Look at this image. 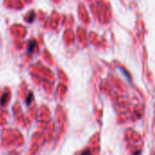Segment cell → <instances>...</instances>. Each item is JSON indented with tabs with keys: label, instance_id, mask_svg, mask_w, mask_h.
<instances>
[{
	"label": "cell",
	"instance_id": "cell-1",
	"mask_svg": "<svg viewBox=\"0 0 155 155\" xmlns=\"http://www.w3.org/2000/svg\"><path fill=\"white\" fill-rule=\"evenodd\" d=\"M32 99H33V93L30 92V93H29V96H28L27 99H26V103H27V104H30L31 101H32Z\"/></svg>",
	"mask_w": 155,
	"mask_h": 155
},
{
	"label": "cell",
	"instance_id": "cell-2",
	"mask_svg": "<svg viewBox=\"0 0 155 155\" xmlns=\"http://www.w3.org/2000/svg\"><path fill=\"white\" fill-rule=\"evenodd\" d=\"M35 42L33 40V41H31V43H30V48H28V51L29 52H31L32 50H33V48L35 47Z\"/></svg>",
	"mask_w": 155,
	"mask_h": 155
},
{
	"label": "cell",
	"instance_id": "cell-3",
	"mask_svg": "<svg viewBox=\"0 0 155 155\" xmlns=\"http://www.w3.org/2000/svg\"><path fill=\"white\" fill-rule=\"evenodd\" d=\"M90 154V153L88 152V151H85V152H84L83 153H82V155H89Z\"/></svg>",
	"mask_w": 155,
	"mask_h": 155
}]
</instances>
